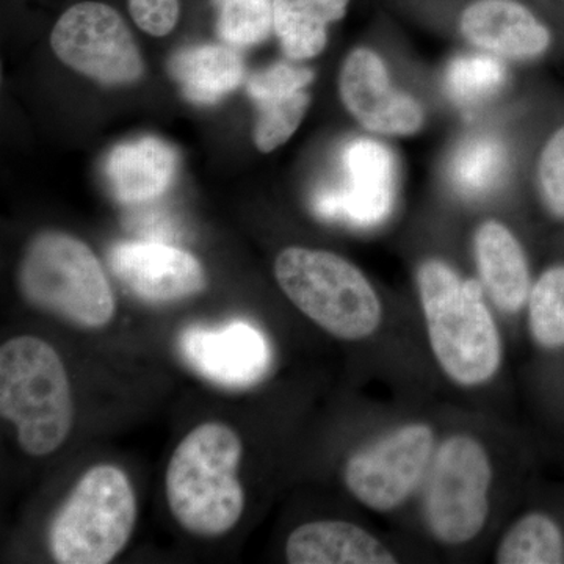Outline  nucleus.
Returning a JSON list of instances; mask_svg holds the SVG:
<instances>
[{
    "instance_id": "20e7f679",
    "label": "nucleus",
    "mask_w": 564,
    "mask_h": 564,
    "mask_svg": "<svg viewBox=\"0 0 564 564\" xmlns=\"http://www.w3.org/2000/svg\"><path fill=\"white\" fill-rule=\"evenodd\" d=\"M18 284L31 306L77 328H104L117 311L101 262L69 234L36 236L22 258Z\"/></svg>"
},
{
    "instance_id": "dca6fc26",
    "label": "nucleus",
    "mask_w": 564,
    "mask_h": 564,
    "mask_svg": "<svg viewBox=\"0 0 564 564\" xmlns=\"http://www.w3.org/2000/svg\"><path fill=\"white\" fill-rule=\"evenodd\" d=\"M177 169V154L155 137L118 144L106 162L113 195L126 204H144L169 191Z\"/></svg>"
},
{
    "instance_id": "cd10ccee",
    "label": "nucleus",
    "mask_w": 564,
    "mask_h": 564,
    "mask_svg": "<svg viewBox=\"0 0 564 564\" xmlns=\"http://www.w3.org/2000/svg\"><path fill=\"white\" fill-rule=\"evenodd\" d=\"M129 11L141 31L165 36L180 20V0H129Z\"/></svg>"
},
{
    "instance_id": "ddd939ff",
    "label": "nucleus",
    "mask_w": 564,
    "mask_h": 564,
    "mask_svg": "<svg viewBox=\"0 0 564 564\" xmlns=\"http://www.w3.org/2000/svg\"><path fill=\"white\" fill-rule=\"evenodd\" d=\"M340 98L364 128L386 135H411L423 124L413 96L395 90L384 62L369 50L348 55L340 70Z\"/></svg>"
},
{
    "instance_id": "f03ea898",
    "label": "nucleus",
    "mask_w": 564,
    "mask_h": 564,
    "mask_svg": "<svg viewBox=\"0 0 564 564\" xmlns=\"http://www.w3.org/2000/svg\"><path fill=\"white\" fill-rule=\"evenodd\" d=\"M417 282L430 343L444 372L463 386L491 380L502 347L484 302V284L463 281L441 261L423 263Z\"/></svg>"
},
{
    "instance_id": "5701e85b",
    "label": "nucleus",
    "mask_w": 564,
    "mask_h": 564,
    "mask_svg": "<svg viewBox=\"0 0 564 564\" xmlns=\"http://www.w3.org/2000/svg\"><path fill=\"white\" fill-rule=\"evenodd\" d=\"M217 9V32L234 47L256 46L273 28V0H212Z\"/></svg>"
},
{
    "instance_id": "a211bd4d",
    "label": "nucleus",
    "mask_w": 564,
    "mask_h": 564,
    "mask_svg": "<svg viewBox=\"0 0 564 564\" xmlns=\"http://www.w3.org/2000/svg\"><path fill=\"white\" fill-rule=\"evenodd\" d=\"M169 70L180 84L182 95L195 104H215L243 80V61L232 47H187L173 55Z\"/></svg>"
},
{
    "instance_id": "b1692460",
    "label": "nucleus",
    "mask_w": 564,
    "mask_h": 564,
    "mask_svg": "<svg viewBox=\"0 0 564 564\" xmlns=\"http://www.w3.org/2000/svg\"><path fill=\"white\" fill-rule=\"evenodd\" d=\"M530 332L547 348L564 345V267L547 270L530 293Z\"/></svg>"
},
{
    "instance_id": "aec40b11",
    "label": "nucleus",
    "mask_w": 564,
    "mask_h": 564,
    "mask_svg": "<svg viewBox=\"0 0 564 564\" xmlns=\"http://www.w3.org/2000/svg\"><path fill=\"white\" fill-rule=\"evenodd\" d=\"M507 169V151L491 135L464 140L451 162V180L456 191L469 198L484 196L502 180Z\"/></svg>"
},
{
    "instance_id": "9d476101",
    "label": "nucleus",
    "mask_w": 564,
    "mask_h": 564,
    "mask_svg": "<svg viewBox=\"0 0 564 564\" xmlns=\"http://www.w3.org/2000/svg\"><path fill=\"white\" fill-rule=\"evenodd\" d=\"M344 181L322 185L313 209L323 220L373 228L395 204L397 163L392 151L377 140L356 139L343 152Z\"/></svg>"
},
{
    "instance_id": "f3484780",
    "label": "nucleus",
    "mask_w": 564,
    "mask_h": 564,
    "mask_svg": "<svg viewBox=\"0 0 564 564\" xmlns=\"http://www.w3.org/2000/svg\"><path fill=\"white\" fill-rule=\"evenodd\" d=\"M475 256L481 284L505 313H518L530 295V273L524 251L510 229L488 221L475 236Z\"/></svg>"
},
{
    "instance_id": "9b49d317",
    "label": "nucleus",
    "mask_w": 564,
    "mask_h": 564,
    "mask_svg": "<svg viewBox=\"0 0 564 564\" xmlns=\"http://www.w3.org/2000/svg\"><path fill=\"white\" fill-rule=\"evenodd\" d=\"M180 350L204 380L236 391L258 384L269 373L273 358L265 334L245 321L188 326L181 333Z\"/></svg>"
},
{
    "instance_id": "7ed1b4c3",
    "label": "nucleus",
    "mask_w": 564,
    "mask_h": 564,
    "mask_svg": "<svg viewBox=\"0 0 564 564\" xmlns=\"http://www.w3.org/2000/svg\"><path fill=\"white\" fill-rule=\"evenodd\" d=\"M0 414L17 430L25 454L47 456L68 440L73 391L61 355L35 336L13 337L0 348Z\"/></svg>"
},
{
    "instance_id": "6ab92c4d",
    "label": "nucleus",
    "mask_w": 564,
    "mask_h": 564,
    "mask_svg": "<svg viewBox=\"0 0 564 564\" xmlns=\"http://www.w3.org/2000/svg\"><path fill=\"white\" fill-rule=\"evenodd\" d=\"M350 0H273V28L292 61L321 54L329 24L343 20Z\"/></svg>"
},
{
    "instance_id": "4468645a",
    "label": "nucleus",
    "mask_w": 564,
    "mask_h": 564,
    "mask_svg": "<svg viewBox=\"0 0 564 564\" xmlns=\"http://www.w3.org/2000/svg\"><path fill=\"white\" fill-rule=\"evenodd\" d=\"M462 32L474 46L502 57L534 58L551 44V33L514 0H478L464 10Z\"/></svg>"
},
{
    "instance_id": "423d86ee",
    "label": "nucleus",
    "mask_w": 564,
    "mask_h": 564,
    "mask_svg": "<svg viewBox=\"0 0 564 564\" xmlns=\"http://www.w3.org/2000/svg\"><path fill=\"white\" fill-rule=\"evenodd\" d=\"M135 522L137 496L128 474L113 464L93 466L52 521V558L62 564L113 562L131 541Z\"/></svg>"
},
{
    "instance_id": "393cba45",
    "label": "nucleus",
    "mask_w": 564,
    "mask_h": 564,
    "mask_svg": "<svg viewBox=\"0 0 564 564\" xmlns=\"http://www.w3.org/2000/svg\"><path fill=\"white\" fill-rule=\"evenodd\" d=\"M258 120L254 126V143L259 151L272 152L284 144L302 124L310 107V96L300 90L281 98L256 102Z\"/></svg>"
},
{
    "instance_id": "f257e3e1",
    "label": "nucleus",
    "mask_w": 564,
    "mask_h": 564,
    "mask_svg": "<svg viewBox=\"0 0 564 564\" xmlns=\"http://www.w3.org/2000/svg\"><path fill=\"white\" fill-rule=\"evenodd\" d=\"M243 443L223 422H204L177 445L165 474V494L177 524L218 538L239 524L245 491L239 478Z\"/></svg>"
},
{
    "instance_id": "2eb2a0df",
    "label": "nucleus",
    "mask_w": 564,
    "mask_h": 564,
    "mask_svg": "<svg viewBox=\"0 0 564 564\" xmlns=\"http://www.w3.org/2000/svg\"><path fill=\"white\" fill-rule=\"evenodd\" d=\"M292 564H393L391 551L372 533L347 521H315L293 530L285 543Z\"/></svg>"
},
{
    "instance_id": "f8f14e48",
    "label": "nucleus",
    "mask_w": 564,
    "mask_h": 564,
    "mask_svg": "<svg viewBox=\"0 0 564 564\" xmlns=\"http://www.w3.org/2000/svg\"><path fill=\"white\" fill-rule=\"evenodd\" d=\"M110 267L133 295L148 303L182 302L207 285L202 262L192 252L158 240L115 245Z\"/></svg>"
},
{
    "instance_id": "4be33fe9",
    "label": "nucleus",
    "mask_w": 564,
    "mask_h": 564,
    "mask_svg": "<svg viewBox=\"0 0 564 564\" xmlns=\"http://www.w3.org/2000/svg\"><path fill=\"white\" fill-rule=\"evenodd\" d=\"M507 79L503 63L492 55H462L448 65L445 87L459 106H475L492 98Z\"/></svg>"
},
{
    "instance_id": "6e6552de",
    "label": "nucleus",
    "mask_w": 564,
    "mask_h": 564,
    "mask_svg": "<svg viewBox=\"0 0 564 564\" xmlns=\"http://www.w3.org/2000/svg\"><path fill=\"white\" fill-rule=\"evenodd\" d=\"M51 44L66 66L104 85L133 84L143 76V58L128 24L106 3L70 7L55 24Z\"/></svg>"
},
{
    "instance_id": "0eeeda50",
    "label": "nucleus",
    "mask_w": 564,
    "mask_h": 564,
    "mask_svg": "<svg viewBox=\"0 0 564 564\" xmlns=\"http://www.w3.org/2000/svg\"><path fill=\"white\" fill-rule=\"evenodd\" d=\"M492 467L480 443L469 436L445 441L426 489V519L441 543H469L488 519Z\"/></svg>"
},
{
    "instance_id": "412c9836",
    "label": "nucleus",
    "mask_w": 564,
    "mask_h": 564,
    "mask_svg": "<svg viewBox=\"0 0 564 564\" xmlns=\"http://www.w3.org/2000/svg\"><path fill=\"white\" fill-rule=\"evenodd\" d=\"M497 563H564V540L558 525L547 516H525L503 538L497 552Z\"/></svg>"
},
{
    "instance_id": "1a4fd4ad",
    "label": "nucleus",
    "mask_w": 564,
    "mask_h": 564,
    "mask_svg": "<svg viewBox=\"0 0 564 564\" xmlns=\"http://www.w3.org/2000/svg\"><path fill=\"white\" fill-rule=\"evenodd\" d=\"M433 454V430L423 423L403 426L348 459V491L375 511L400 507L421 484Z\"/></svg>"
},
{
    "instance_id": "39448f33",
    "label": "nucleus",
    "mask_w": 564,
    "mask_h": 564,
    "mask_svg": "<svg viewBox=\"0 0 564 564\" xmlns=\"http://www.w3.org/2000/svg\"><path fill=\"white\" fill-rule=\"evenodd\" d=\"M278 284L295 307L344 340H361L380 326V299L361 270L334 252L285 248L274 262Z\"/></svg>"
},
{
    "instance_id": "bb28decb",
    "label": "nucleus",
    "mask_w": 564,
    "mask_h": 564,
    "mask_svg": "<svg viewBox=\"0 0 564 564\" xmlns=\"http://www.w3.org/2000/svg\"><path fill=\"white\" fill-rule=\"evenodd\" d=\"M540 185L549 209L564 218V128L554 133L541 154Z\"/></svg>"
},
{
    "instance_id": "a878e982",
    "label": "nucleus",
    "mask_w": 564,
    "mask_h": 564,
    "mask_svg": "<svg viewBox=\"0 0 564 564\" xmlns=\"http://www.w3.org/2000/svg\"><path fill=\"white\" fill-rule=\"evenodd\" d=\"M313 79L314 73L311 69L276 63L269 69L252 74L247 80V91L256 102L265 101L303 90Z\"/></svg>"
}]
</instances>
